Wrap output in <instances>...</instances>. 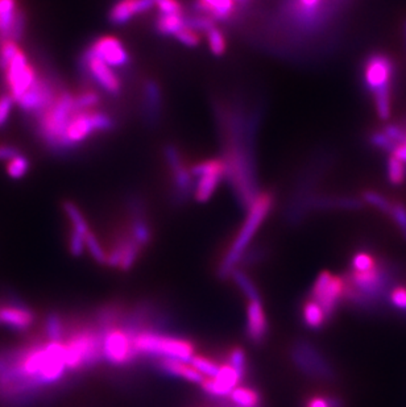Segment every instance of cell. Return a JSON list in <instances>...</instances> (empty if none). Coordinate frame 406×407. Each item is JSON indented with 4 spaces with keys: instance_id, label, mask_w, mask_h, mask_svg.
Wrapping results in <instances>:
<instances>
[{
    "instance_id": "obj_14",
    "label": "cell",
    "mask_w": 406,
    "mask_h": 407,
    "mask_svg": "<svg viewBox=\"0 0 406 407\" xmlns=\"http://www.w3.org/2000/svg\"><path fill=\"white\" fill-rule=\"evenodd\" d=\"M86 53L98 57L111 67H123L129 63V55L123 43L114 36H102L92 41Z\"/></svg>"
},
{
    "instance_id": "obj_34",
    "label": "cell",
    "mask_w": 406,
    "mask_h": 407,
    "mask_svg": "<svg viewBox=\"0 0 406 407\" xmlns=\"http://www.w3.org/2000/svg\"><path fill=\"white\" fill-rule=\"evenodd\" d=\"M176 38L180 41L181 44L186 46H197L201 41L198 31L194 27H191L189 23L176 33Z\"/></svg>"
},
{
    "instance_id": "obj_32",
    "label": "cell",
    "mask_w": 406,
    "mask_h": 407,
    "mask_svg": "<svg viewBox=\"0 0 406 407\" xmlns=\"http://www.w3.org/2000/svg\"><path fill=\"white\" fill-rule=\"evenodd\" d=\"M363 200H365L367 203L372 205L373 207L380 210L381 212H384V214H387V215H390L393 203L389 202L385 197H383L379 192H376V191H365V192L363 194Z\"/></svg>"
},
{
    "instance_id": "obj_45",
    "label": "cell",
    "mask_w": 406,
    "mask_h": 407,
    "mask_svg": "<svg viewBox=\"0 0 406 407\" xmlns=\"http://www.w3.org/2000/svg\"><path fill=\"white\" fill-rule=\"evenodd\" d=\"M392 156H395L400 161L406 163V141L404 144L397 145V148L395 149V152L392 153Z\"/></svg>"
},
{
    "instance_id": "obj_35",
    "label": "cell",
    "mask_w": 406,
    "mask_h": 407,
    "mask_svg": "<svg viewBox=\"0 0 406 407\" xmlns=\"http://www.w3.org/2000/svg\"><path fill=\"white\" fill-rule=\"evenodd\" d=\"M378 264L375 259L367 252H359L352 257V271H368L373 269Z\"/></svg>"
},
{
    "instance_id": "obj_43",
    "label": "cell",
    "mask_w": 406,
    "mask_h": 407,
    "mask_svg": "<svg viewBox=\"0 0 406 407\" xmlns=\"http://www.w3.org/2000/svg\"><path fill=\"white\" fill-rule=\"evenodd\" d=\"M21 154L20 149L15 145L0 144V161H9Z\"/></svg>"
},
{
    "instance_id": "obj_40",
    "label": "cell",
    "mask_w": 406,
    "mask_h": 407,
    "mask_svg": "<svg viewBox=\"0 0 406 407\" xmlns=\"http://www.w3.org/2000/svg\"><path fill=\"white\" fill-rule=\"evenodd\" d=\"M154 7L163 15L182 13V6L178 0H154Z\"/></svg>"
},
{
    "instance_id": "obj_30",
    "label": "cell",
    "mask_w": 406,
    "mask_h": 407,
    "mask_svg": "<svg viewBox=\"0 0 406 407\" xmlns=\"http://www.w3.org/2000/svg\"><path fill=\"white\" fill-rule=\"evenodd\" d=\"M18 50H20V46L15 41L4 40L1 43V45H0V69L3 72L9 67V65L14 60V57L18 55Z\"/></svg>"
},
{
    "instance_id": "obj_44",
    "label": "cell",
    "mask_w": 406,
    "mask_h": 407,
    "mask_svg": "<svg viewBox=\"0 0 406 407\" xmlns=\"http://www.w3.org/2000/svg\"><path fill=\"white\" fill-rule=\"evenodd\" d=\"M305 407H331L330 397H322V396H314L307 399Z\"/></svg>"
},
{
    "instance_id": "obj_42",
    "label": "cell",
    "mask_w": 406,
    "mask_h": 407,
    "mask_svg": "<svg viewBox=\"0 0 406 407\" xmlns=\"http://www.w3.org/2000/svg\"><path fill=\"white\" fill-rule=\"evenodd\" d=\"M383 132L388 136L389 139L395 143V144H404L406 141V131L404 127L401 126H396V124H388L385 126Z\"/></svg>"
},
{
    "instance_id": "obj_13",
    "label": "cell",
    "mask_w": 406,
    "mask_h": 407,
    "mask_svg": "<svg viewBox=\"0 0 406 407\" xmlns=\"http://www.w3.org/2000/svg\"><path fill=\"white\" fill-rule=\"evenodd\" d=\"M82 70L95 82L102 90L109 92L111 95H117L122 90V81L119 78L114 67L103 63L98 57L83 53L81 58Z\"/></svg>"
},
{
    "instance_id": "obj_27",
    "label": "cell",
    "mask_w": 406,
    "mask_h": 407,
    "mask_svg": "<svg viewBox=\"0 0 406 407\" xmlns=\"http://www.w3.org/2000/svg\"><path fill=\"white\" fill-rule=\"evenodd\" d=\"M29 170V161L24 154H18V157L9 160L7 163V173L14 180L23 178Z\"/></svg>"
},
{
    "instance_id": "obj_19",
    "label": "cell",
    "mask_w": 406,
    "mask_h": 407,
    "mask_svg": "<svg viewBox=\"0 0 406 407\" xmlns=\"http://www.w3.org/2000/svg\"><path fill=\"white\" fill-rule=\"evenodd\" d=\"M301 314H302V322L304 325L310 328V330H321L322 327L325 326L326 323L328 322V319L326 317L325 311L322 306L316 302L314 299H307L306 302L302 305L301 308Z\"/></svg>"
},
{
    "instance_id": "obj_12",
    "label": "cell",
    "mask_w": 406,
    "mask_h": 407,
    "mask_svg": "<svg viewBox=\"0 0 406 407\" xmlns=\"http://www.w3.org/2000/svg\"><path fill=\"white\" fill-rule=\"evenodd\" d=\"M4 74L9 86V94L14 102H16L24 92H27L38 77L35 66L28 63L27 55H24L21 49L14 57L9 67L4 70Z\"/></svg>"
},
{
    "instance_id": "obj_24",
    "label": "cell",
    "mask_w": 406,
    "mask_h": 407,
    "mask_svg": "<svg viewBox=\"0 0 406 407\" xmlns=\"http://www.w3.org/2000/svg\"><path fill=\"white\" fill-rule=\"evenodd\" d=\"M63 211H65V214L68 215L70 223H72L73 231H77L82 236L86 235L90 231L87 222L85 220V217L82 215L81 210L77 207L73 202H65L63 203Z\"/></svg>"
},
{
    "instance_id": "obj_37",
    "label": "cell",
    "mask_w": 406,
    "mask_h": 407,
    "mask_svg": "<svg viewBox=\"0 0 406 407\" xmlns=\"http://www.w3.org/2000/svg\"><path fill=\"white\" fill-rule=\"evenodd\" d=\"M370 143H372V145L380 148V149H383L385 152H390V153H393L395 149L397 148V144H395L383 131L373 132L372 136H370Z\"/></svg>"
},
{
    "instance_id": "obj_25",
    "label": "cell",
    "mask_w": 406,
    "mask_h": 407,
    "mask_svg": "<svg viewBox=\"0 0 406 407\" xmlns=\"http://www.w3.org/2000/svg\"><path fill=\"white\" fill-rule=\"evenodd\" d=\"M190 364L203 377H208V379L215 377V374L219 371V364L217 362L208 359L206 356H202V354H194L193 359L190 360Z\"/></svg>"
},
{
    "instance_id": "obj_15",
    "label": "cell",
    "mask_w": 406,
    "mask_h": 407,
    "mask_svg": "<svg viewBox=\"0 0 406 407\" xmlns=\"http://www.w3.org/2000/svg\"><path fill=\"white\" fill-rule=\"evenodd\" d=\"M245 335L253 345H262L268 337V319L262 300H250L247 306Z\"/></svg>"
},
{
    "instance_id": "obj_6",
    "label": "cell",
    "mask_w": 406,
    "mask_h": 407,
    "mask_svg": "<svg viewBox=\"0 0 406 407\" xmlns=\"http://www.w3.org/2000/svg\"><path fill=\"white\" fill-rule=\"evenodd\" d=\"M75 111H78V109L74 94L63 90L60 91L58 97L46 111L37 115V135L55 152H60L63 134Z\"/></svg>"
},
{
    "instance_id": "obj_7",
    "label": "cell",
    "mask_w": 406,
    "mask_h": 407,
    "mask_svg": "<svg viewBox=\"0 0 406 407\" xmlns=\"http://www.w3.org/2000/svg\"><path fill=\"white\" fill-rule=\"evenodd\" d=\"M290 360L298 371L314 380L333 381L336 377L334 367L316 344L298 339L290 347Z\"/></svg>"
},
{
    "instance_id": "obj_38",
    "label": "cell",
    "mask_w": 406,
    "mask_h": 407,
    "mask_svg": "<svg viewBox=\"0 0 406 407\" xmlns=\"http://www.w3.org/2000/svg\"><path fill=\"white\" fill-rule=\"evenodd\" d=\"M12 107H14V99L9 92L0 94V129L6 126Z\"/></svg>"
},
{
    "instance_id": "obj_41",
    "label": "cell",
    "mask_w": 406,
    "mask_h": 407,
    "mask_svg": "<svg viewBox=\"0 0 406 407\" xmlns=\"http://www.w3.org/2000/svg\"><path fill=\"white\" fill-rule=\"evenodd\" d=\"M85 236L78 234L77 231H73L69 236V251L73 256H81L85 252Z\"/></svg>"
},
{
    "instance_id": "obj_28",
    "label": "cell",
    "mask_w": 406,
    "mask_h": 407,
    "mask_svg": "<svg viewBox=\"0 0 406 407\" xmlns=\"http://www.w3.org/2000/svg\"><path fill=\"white\" fill-rule=\"evenodd\" d=\"M206 33L210 50L215 55H223L226 50V37L223 35V32L218 28L211 27L206 31Z\"/></svg>"
},
{
    "instance_id": "obj_22",
    "label": "cell",
    "mask_w": 406,
    "mask_h": 407,
    "mask_svg": "<svg viewBox=\"0 0 406 407\" xmlns=\"http://www.w3.org/2000/svg\"><path fill=\"white\" fill-rule=\"evenodd\" d=\"M20 6L18 0H0V37L9 40V31Z\"/></svg>"
},
{
    "instance_id": "obj_10",
    "label": "cell",
    "mask_w": 406,
    "mask_h": 407,
    "mask_svg": "<svg viewBox=\"0 0 406 407\" xmlns=\"http://www.w3.org/2000/svg\"><path fill=\"white\" fill-rule=\"evenodd\" d=\"M227 169L228 165L222 158H210L193 166L190 172L194 177H198V182L194 190V198L198 202H208L214 195L219 183L223 180Z\"/></svg>"
},
{
    "instance_id": "obj_2",
    "label": "cell",
    "mask_w": 406,
    "mask_h": 407,
    "mask_svg": "<svg viewBox=\"0 0 406 407\" xmlns=\"http://www.w3.org/2000/svg\"><path fill=\"white\" fill-rule=\"evenodd\" d=\"M343 281V298L361 311L370 313L388 302L389 294L396 285V273L387 266L376 265L368 271H352Z\"/></svg>"
},
{
    "instance_id": "obj_31",
    "label": "cell",
    "mask_w": 406,
    "mask_h": 407,
    "mask_svg": "<svg viewBox=\"0 0 406 407\" xmlns=\"http://www.w3.org/2000/svg\"><path fill=\"white\" fill-rule=\"evenodd\" d=\"M388 180L393 185H401L405 181V166L395 156H390L388 160Z\"/></svg>"
},
{
    "instance_id": "obj_23",
    "label": "cell",
    "mask_w": 406,
    "mask_h": 407,
    "mask_svg": "<svg viewBox=\"0 0 406 407\" xmlns=\"http://www.w3.org/2000/svg\"><path fill=\"white\" fill-rule=\"evenodd\" d=\"M230 277L235 281L237 288L243 291L244 295L248 298V302L250 300H262L259 290L255 286L253 281L242 269H234Z\"/></svg>"
},
{
    "instance_id": "obj_16",
    "label": "cell",
    "mask_w": 406,
    "mask_h": 407,
    "mask_svg": "<svg viewBox=\"0 0 406 407\" xmlns=\"http://www.w3.org/2000/svg\"><path fill=\"white\" fill-rule=\"evenodd\" d=\"M154 7V0H117L109 11V21L122 26Z\"/></svg>"
},
{
    "instance_id": "obj_33",
    "label": "cell",
    "mask_w": 406,
    "mask_h": 407,
    "mask_svg": "<svg viewBox=\"0 0 406 407\" xmlns=\"http://www.w3.org/2000/svg\"><path fill=\"white\" fill-rule=\"evenodd\" d=\"M226 362H230L235 369L242 374V377L245 379V376H247V357H245L243 348L234 347L227 354Z\"/></svg>"
},
{
    "instance_id": "obj_5",
    "label": "cell",
    "mask_w": 406,
    "mask_h": 407,
    "mask_svg": "<svg viewBox=\"0 0 406 407\" xmlns=\"http://www.w3.org/2000/svg\"><path fill=\"white\" fill-rule=\"evenodd\" d=\"M134 349L137 357L154 359H173L190 362L196 354V347L188 339L177 336L165 335L160 331L145 330L134 336Z\"/></svg>"
},
{
    "instance_id": "obj_4",
    "label": "cell",
    "mask_w": 406,
    "mask_h": 407,
    "mask_svg": "<svg viewBox=\"0 0 406 407\" xmlns=\"http://www.w3.org/2000/svg\"><path fill=\"white\" fill-rule=\"evenodd\" d=\"M395 64L389 55L372 53L364 63V82L373 94L376 111L381 120H388L392 103V83L395 78Z\"/></svg>"
},
{
    "instance_id": "obj_46",
    "label": "cell",
    "mask_w": 406,
    "mask_h": 407,
    "mask_svg": "<svg viewBox=\"0 0 406 407\" xmlns=\"http://www.w3.org/2000/svg\"><path fill=\"white\" fill-rule=\"evenodd\" d=\"M404 37H405V44H406V20L404 21Z\"/></svg>"
},
{
    "instance_id": "obj_17",
    "label": "cell",
    "mask_w": 406,
    "mask_h": 407,
    "mask_svg": "<svg viewBox=\"0 0 406 407\" xmlns=\"http://www.w3.org/2000/svg\"><path fill=\"white\" fill-rule=\"evenodd\" d=\"M251 0H197V7L211 20H228L237 9L247 6Z\"/></svg>"
},
{
    "instance_id": "obj_36",
    "label": "cell",
    "mask_w": 406,
    "mask_h": 407,
    "mask_svg": "<svg viewBox=\"0 0 406 407\" xmlns=\"http://www.w3.org/2000/svg\"><path fill=\"white\" fill-rule=\"evenodd\" d=\"M397 224L398 229L401 231V235L406 242V206L402 203H393V207L390 211V215Z\"/></svg>"
},
{
    "instance_id": "obj_1",
    "label": "cell",
    "mask_w": 406,
    "mask_h": 407,
    "mask_svg": "<svg viewBox=\"0 0 406 407\" xmlns=\"http://www.w3.org/2000/svg\"><path fill=\"white\" fill-rule=\"evenodd\" d=\"M68 377L63 339H48L38 330L0 347V407H36Z\"/></svg>"
},
{
    "instance_id": "obj_9",
    "label": "cell",
    "mask_w": 406,
    "mask_h": 407,
    "mask_svg": "<svg viewBox=\"0 0 406 407\" xmlns=\"http://www.w3.org/2000/svg\"><path fill=\"white\" fill-rule=\"evenodd\" d=\"M344 281L339 276H334L330 271H324L316 277L313 288L310 290V298L318 302L326 317L330 320L334 317L341 299L343 298Z\"/></svg>"
},
{
    "instance_id": "obj_26",
    "label": "cell",
    "mask_w": 406,
    "mask_h": 407,
    "mask_svg": "<svg viewBox=\"0 0 406 407\" xmlns=\"http://www.w3.org/2000/svg\"><path fill=\"white\" fill-rule=\"evenodd\" d=\"M85 245L97 263L107 264V252L103 249L97 236L92 234L91 229L85 235Z\"/></svg>"
},
{
    "instance_id": "obj_20",
    "label": "cell",
    "mask_w": 406,
    "mask_h": 407,
    "mask_svg": "<svg viewBox=\"0 0 406 407\" xmlns=\"http://www.w3.org/2000/svg\"><path fill=\"white\" fill-rule=\"evenodd\" d=\"M188 24L183 13H169L160 15L156 20V29L163 36H176V33Z\"/></svg>"
},
{
    "instance_id": "obj_11",
    "label": "cell",
    "mask_w": 406,
    "mask_h": 407,
    "mask_svg": "<svg viewBox=\"0 0 406 407\" xmlns=\"http://www.w3.org/2000/svg\"><path fill=\"white\" fill-rule=\"evenodd\" d=\"M103 359L111 365H127L137 359L132 337L122 327H114L103 335Z\"/></svg>"
},
{
    "instance_id": "obj_21",
    "label": "cell",
    "mask_w": 406,
    "mask_h": 407,
    "mask_svg": "<svg viewBox=\"0 0 406 407\" xmlns=\"http://www.w3.org/2000/svg\"><path fill=\"white\" fill-rule=\"evenodd\" d=\"M233 403L242 407L262 406V396L256 389L248 386H237L227 397Z\"/></svg>"
},
{
    "instance_id": "obj_39",
    "label": "cell",
    "mask_w": 406,
    "mask_h": 407,
    "mask_svg": "<svg viewBox=\"0 0 406 407\" xmlns=\"http://www.w3.org/2000/svg\"><path fill=\"white\" fill-rule=\"evenodd\" d=\"M389 303L392 306L397 308V310H401L402 313H405L406 315V289L405 288H401V286H397L395 289L390 291L389 294Z\"/></svg>"
},
{
    "instance_id": "obj_8",
    "label": "cell",
    "mask_w": 406,
    "mask_h": 407,
    "mask_svg": "<svg viewBox=\"0 0 406 407\" xmlns=\"http://www.w3.org/2000/svg\"><path fill=\"white\" fill-rule=\"evenodd\" d=\"M38 322L36 310L15 294H0V327L16 334H29Z\"/></svg>"
},
{
    "instance_id": "obj_3",
    "label": "cell",
    "mask_w": 406,
    "mask_h": 407,
    "mask_svg": "<svg viewBox=\"0 0 406 407\" xmlns=\"http://www.w3.org/2000/svg\"><path fill=\"white\" fill-rule=\"evenodd\" d=\"M273 206V197L269 192H260L253 198L248 206V214L240 228L239 234L235 237L234 243L228 248L223 261L219 265L218 274L220 278H228L231 273L236 269V265L243 259L244 252L251 244L253 236L259 231L264 219L268 217Z\"/></svg>"
},
{
    "instance_id": "obj_29",
    "label": "cell",
    "mask_w": 406,
    "mask_h": 407,
    "mask_svg": "<svg viewBox=\"0 0 406 407\" xmlns=\"http://www.w3.org/2000/svg\"><path fill=\"white\" fill-rule=\"evenodd\" d=\"M26 24H27V15H26V11L18 7V12H16V16H15V20L12 23V27H11V31H9V40L11 41H15V43H20L21 38L24 36V32H26Z\"/></svg>"
},
{
    "instance_id": "obj_18",
    "label": "cell",
    "mask_w": 406,
    "mask_h": 407,
    "mask_svg": "<svg viewBox=\"0 0 406 407\" xmlns=\"http://www.w3.org/2000/svg\"><path fill=\"white\" fill-rule=\"evenodd\" d=\"M154 367L159 371H163L164 374L185 379L196 384H201L205 379L201 373L191 367L190 362L173 360V359H157L154 362Z\"/></svg>"
}]
</instances>
